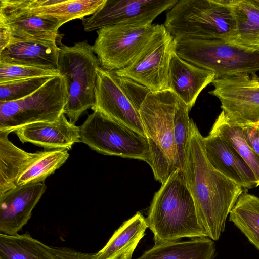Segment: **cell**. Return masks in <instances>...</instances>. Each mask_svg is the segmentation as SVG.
<instances>
[{
	"label": "cell",
	"mask_w": 259,
	"mask_h": 259,
	"mask_svg": "<svg viewBox=\"0 0 259 259\" xmlns=\"http://www.w3.org/2000/svg\"><path fill=\"white\" fill-rule=\"evenodd\" d=\"M68 150L64 149H45L42 154L21 174L17 186L42 183L67 160Z\"/></svg>",
	"instance_id": "28"
},
{
	"label": "cell",
	"mask_w": 259,
	"mask_h": 259,
	"mask_svg": "<svg viewBox=\"0 0 259 259\" xmlns=\"http://www.w3.org/2000/svg\"><path fill=\"white\" fill-rule=\"evenodd\" d=\"M49 247L58 259H95V253L82 252L67 247Z\"/></svg>",
	"instance_id": "32"
},
{
	"label": "cell",
	"mask_w": 259,
	"mask_h": 259,
	"mask_svg": "<svg viewBox=\"0 0 259 259\" xmlns=\"http://www.w3.org/2000/svg\"><path fill=\"white\" fill-rule=\"evenodd\" d=\"M0 26L8 31L11 40L37 39L56 42L61 26L55 20L34 14L28 6L27 0H1Z\"/></svg>",
	"instance_id": "13"
},
{
	"label": "cell",
	"mask_w": 259,
	"mask_h": 259,
	"mask_svg": "<svg viewBox=\"0 0 259 259\" xmlns=\"http://www.w3.org/2000/svg\"><path fill=\"white\" fill-rule=\"evenodd\" d=\"M211 131L222 136L234 147L254 174L257 186H259V156L245 141L242 127L232 124L222 111L216 119Z\"/></svg>",
	"instance_id": "27"
},
{
	"label": "cell",
	"mask_w": 259,
	"mask_h": 259,
	"mask_svg": "<svg viewBox=\"0 0 259 259\" xmlns=\"http://www.w3.org/2000/svg\"><path fill=\"white\" fill-rule=\"evenodd\" d=\"M96 102L92 108L146 136L139 111L119 83L114 71L97 70Z\"/></svg>",
	"instance_id": "14"
},
{
	"label": "cell",
	"mask_w": 259,
	"mask_h": 259,
	"mask_svg": "<svg viewBox=\"0 0 259 259\" xmlns=\"http://www.w3.org/2000/svg\"><path fill=\"white\" fill-rule=\"evenodd\" d=\"M206 158L218 171L247 190L257 187L256 177L234 147L222 136L210 131L204 137Z\"/></svg>",
	"instance_id": "16"
},
{
	"label": "cell",
	"mask_w": 259,
	"mask_h": 259,
	"mask_svg": "<svg viewBox=\"0 0 259 259\" xmlns=\"http://www.w3.org/2000/svg\"><path fill=\"white\" fill-rule=\"evenodd\" d=\"M8 132H0V195L17 187L21 174L42 154L27 152L8 139Z\"/></svg>",
	"instance_id": "22"
},
{
	"label": "cell",
	"mask_w": 259,
	"mask_h": 259,
	"mask_svg": "<svg viewBox=\"0 0 259 259\" xmlns=\"http://www.w3.org/2000/svg\"><path fill=\"white\" fill-rule=\"evenodd\" d=\"M106 0H27L31 11L38 16L54 20L61 26L71 20L91 15Z\"/></svg>",
	"instance_id": "21"
},
{
	"label": "cell",
	"mask_w": 259,
	"mask_h": 259,
	"mask_svg": "<svg viewBox=\"0 0 259 259\" xmlns=\"http://www.w3.org/2000/svg\"><path fill=\"white\" fill-rule=\"evenodd\" d=\"M186 104L178 97V104L174 116V140L178 162L183 170L185 154L190 136L189 111Z\"/></svg>",
	"instance_id": "29"
},
{
	"label": "cell",
	"mask_w": 259,
	"mask_h": 259,
	"mask_svg": "<svg viewBox=\"0 0 259 259\" xmlns=\"http://www.w3.org/2000/svg\"><path fill=\"white\" fill-rule=\"evenodd\" d=\"M59 51L56 41L11 40L0 51V63L58 70Z\"/></svg>",
	"instance_id": "18"
},
{
	"label": "cell",
	"mask_w": 259,
	"mask_h": 259,
	"mask_svg": "<svg viewBox=\"0 0 259 259\" xmlns=\"http://www.w3.org/2000/svg\"><path fill=\"white\" fill-rule=\"evenodd\" d=\"M59 74L58 70L0 63V83L32 77L54 76Z\"/></svg>",
	"instance_id": "31"
},
{
	"label": "cell",
	"mask_w": 259,
	"mask_h": 259,
	"mask_svg": "<svg viewBox=\"0 0 259 259\" xmlns=\"http://www.w3.org/2000/svg\"><path fill=\"white\" fill-rule=\"evenodd\" d=\"M67 100L64 77L54 76L22 99L0 102V132L11 133L28 124L54 122L64 113Z\"/></svg>",
	"instance_id": "7"
},
{
	"label": "cell",
	"mask_w": 259,
	"mask_h": 259,
	"mask_svg": "<svg viewBox=\"0 0 259 259\" xmlns=\"http://www.w3.org/2000/svg\"><path fill=\"white\" fill-rule=\"evenodd\" d=\"M46 189L44 183L28 184L0 195V233L17 234L30 219Z\"/></svg>",
	"instance_id": "15"
},
{
	"label": "cell",
	"mask_w": 259,
	"mask_h": 259,
	"mask_svg": "<svg viewBox=\"0 0 259 259\" xmlns=\"http://www.w3.org/2000/svg\"><path fill=\"white\" fill-rule=\"evenodd\" d=\"M233 0H180L163 24L175 39H220L232 42L236 24Z\"/></svg>",
	"instance_id": "3"
},
{
	"label": "cell",
	"mask_w": 259,
	"mask_h": 259,
	"mask_svg": "<svg viewBox=\"0 0 259 259\" xmlns=\"http://www.w3.org/2000/svg\"><path fill=\"white\" fill-rule=\"evenodd\" d=\"M175 52V39L163 24H158L151 38L134 61L126 67L115 71L152 92L170 90L169 69Z\"/></svg>",
	"instance_id": "10"
},
{
	"label": "cell",
	"mask_w": 259,
	"mask_h": 259,
	"mask_svg": "<svg viewBox=\"0 0 259 259\" xmlns=\"http://www.w3.org/2000/svg\"><path fill=\"white\" fill-rule=\"evenodd\" d=\"M53 76H41L0 83V102L22 99L38 90Z\"/></svg>",
	"instance_id": "30"
},
{
	"label": "cell",
	"mask_w": 259,
	"mask_h": 259,
	"mask_svg": "<svg viewBox=\"0 0 259 259\" xmlns=\"http://www.w3.org/2000/svg\"><path fill=\"white\" fill-rule=\"evenodd\" d=\"M148 228L146 218L137 212L113 234L106 244L94 254L95 259H132Z\"/></svg>",
	"instance_id": "20"
},
{
	"label": "cell",
	"mask_w": 259,
	"mask_h": 259,
	"mask_svg": "<svg viewBox=\"0 0 259 259\" xmlns=\"http://www.w3.org/2000/svg\"><path fill=\"white\" fill-rule=\"evenodd\" d=\"M146 220L155 244L183 238L207 237L199 224L193 198L183 170L178 169L155 194Z\"/></svg>",
	"instance_id": "2"
},
{
	"label": "cell",
	"mask_w": 259,
	"mask_h": 259,
	"mask_svg": "<svg viewBox=\"0 0 259 259\" xmlns=\"http://www.w3.org/2000/svg\"><path fill=\"white\" fill-rule=\"evenodd\" d=\"M236 35L231 42L259 50V6L252 0H233Z\"/></svg>",
	"instance_id": "25"
},
{
	"label": "cell",
	"mask_w": 259,
	"mask_h": 259,
	"mask_svg": "<svg viewBox=\"0 0 259 259\" xmlns=\"http://www.w3.org/2000/svg\"><path fill=\"white\" fill-rule=\"evenodd\" d=\"M215 244L207 237L154 244L136 259H213Z\"/></svg>",
	"instance_id": "23"
},
{
	"label": "cell",
	"mask_w": 259,
	"mask_h": 259,
	"mask_svg": "<svg viewBox=\"0 0 259 259\" xmlns=\"http://www.w3.org/2000/svg\"><path fill=\"white\" fill-rule=\"evenodd\" d=\"M0 259H58L49 246L33 238L29 232L0 233Z\"/></svg>",
	"instance_id": "24"
},
{
	"label": "cell",
	"mask_w": 259,
	"mask_h": 259,
	"mask_svg": "<svg viewBox=\"0 0 259 259\" xmlns=\"http://www.w3.org/2000/svg\"><path fill=\"white\" fill-rule=\"evenodd\" d=\"M170 90L190 110L201 92L215 79L214 72L199 67L173 53L169 69Z\"/></svg>",
	"instance_id": "19"
},
{
	"label": "cell",
	"mask_w": 259,
	"mask_h": 259,
	"mask_svg": "<svg viewBox=\"0 0 259 259\" xmlns=\"http://www.w3.org/2000/svg\"><path fill=\"white\" fill-rule=\"evenodd\" d=\"M229 221L259 250V197L243 190L230 212Z\"/></svg>",
	"instance_id": "26"
},
{
	"label": "cell",
	"mask_w": 259,
	"mask_h": 259,
	"mask_svg": "<svg viewBox=\"0 0 259 259\" xmlns=\"http://www.w3.org/2000/svg\"><path fill=\"white\" fill-rule=\"evenodd\" d=\"M178 0H106L90 16L83 18L84 31L98 30L117 24L152 25L153 20Z\"/></svg>",
	"instance_id": "12"
},
{
	"label": "cell",
	"mask_w": 259,
	"mask_h": 259,
	"mask_svg": "<svg viewBox=\"0 0 259 259\" xmlns=\"http://www.w3.org/2000/svg\"><path fill=\"white\" fill-rule=\"evenodd\" d=\"M208 92L217 97L232 124L243 127L259 124V77L241 74L215 79Z\"/></svg>",
	"instance_id": "11"
},
{
	"label": "cell",
	"mask_w": 259,
	"mask_h": 259,
	"mask_svg": "<svg viewBox=\"0 0 259 259\" xmlns=\"http://www.w3.org/2000/svg\"><path fill=\"white\" fill-rule=\"evenodd\" d=\"M203 139L190 119L183 170L199 224L208 237L217 241L224 231L227 218L243 189L211 165L205 155Z\"/></svg>",
	"instance_id": "1"
},
{
	"label": "cell",
	"mask_w": 259,
	"mask_h": 259,
	"mask_svg": "<svg viewBox=\"0 0 259 259\" xmlns=\"http://www.w3.org/2000/svg\"><path fill=\"white\" fill-rule=\"evenodd\" d=\"M22 143L28 142L46 149L72 148L80 142V128L71 123L63 113L54 122H36L15 130Z\"/></svg>",
	"instance_id": "17"
},
{
	"label": "cell",
	"mask_w": 259,
	"mask_h": 259,
	"mask_svg": "<svg viewBox=\"0 0 259 259\" xmlns=\"http://www.w3.org/2000/svg\"><path fill=\"white\" fill-rule=\"evenodd\" d=\"M174 39L175 52L179 57L214 72L215 79L259 71V50L220 39Z\"/></svg>",
	"instance_id": "5"
},
{
	"label": "cell",
	"mask_w": 259,
	"mask_h": 259,
	"mask_svg": "<svg viewBox=\"0 0 259 259\" xmlns=\"http://www.w3.org/2000/svg\"><path fill=\"white\" fill-rule=\"evenodd\" d=\"M59 47L58 70L66 80L68 93L64 114L75 124L83 113L95 104L97 70L100 64L86 40Z\"/></svg>",
	"instance_id": "6"
},
{
	"label": "cell",
	"mask_w": 259,
	"mask_h": 259,
	"mask_svg": "<svg viewBox=\"0 0 259 259\" xmlns=\"http://www.w3.org/2000/svg\"><path fill=\"white\" fill-rule=\"evenodd\" d=\"M178 97L171 90L148 94L139 110L147 138L155 178L163 183L180 169L174 140Z\"/></svg>",
	"instance_id": "4"
},
{
	"label": "cell",
	"mask_w": 259,
	"mask_h": 259,
	"mask_svg": "<svg viewBox=\"0 0 259 259\" xmlns=\"http://www.w3.org/2000/svg\"><path fill=\"white\" fill-rule=\"evenodd\" d=\"M158 24H117L97 30L92 48L103 69L115 71L131 64L147 44Z\"/></svg>",
	"instance_id": "9"
},
{
	"label": "cell",
	"mask_w": 259,
	"mask_h": 259,
	"mask_svg": "<svg viewBox=\"0 0 259 259\" xmlns=\"http://www.w3.org/2000/svg\"><path fill=\"white\" fill-rule=\"evenodd\" d=\"M252 1L255 4L259 6V0H252Z\"/></svg>",
	"instance_id": "34"
},
{
	"label": "cell",
	"mask_w": 259,
	"mask_h": 259,
	"mask_svg": "<svg viewBox=\"0 0 259 259\" xmlns=\"http://www.w3.org/2000/svg\"><path fill=\"white\" fill-rule=\"evenodd\" d=\"M242 132L248 145L259 156V125L243 126Z\"/></svg>",
	"instance_id": "33"
},
{
	"label": "cell",
	"mask_w": 259,
	"mask_h": 259,
	"mask_svg": "<svg viewBox=\"0 0 259 259\" xmlns=\"http://www.w3.org/2000/svg\"><path fill=\"white\" fill-rule=\"evenodd\" d=\"M80 142L103 155L144 161L151 165L147 138L99 111L89 115L79 127Z\"/></svg>",
	"instance_id": "8"
},
{
	"label": "cell",
	"mask_w": 259,
	"mask_h": 259,
	"mask_svg": "<svg viewBox=\"0 0 259 259\" xmlns=\"http://www.w3.org/2000/svg\"><path fill=\"white\" fill-rule=\"evenodd\" d=\"M258 125H259V124H258Z\"/></svg>",
	"instance_id": "35"
}]
</instances>
